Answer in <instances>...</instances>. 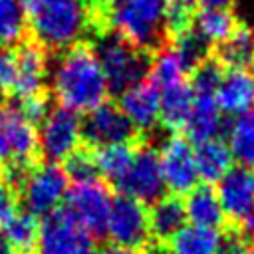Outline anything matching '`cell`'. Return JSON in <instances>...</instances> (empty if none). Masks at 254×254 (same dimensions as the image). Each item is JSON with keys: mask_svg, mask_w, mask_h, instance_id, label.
Returning <instances> with one entry per match:
<instances>
[{"mask_svg": "<svg viewBox=\"0 0 254 254\" xmlns=\"http://www.w3.org/2000/svg\"><path fill=\"white\" fill-rule=\"evenodd\" d=\"M52 91L60 107L77 115L107 101L109 87L91 46L79 42L62 52L52 69Z\"/></svg>", "mask_w": 254, "mask_h": 254, "instance_id": "cell-1", "label": "cell"}, {"mask_svg": "<svg viewBox=\"0 0 254 254\" xmlns=\"http://www.w3.org/2000/svg\"><path fill=\"white\" fill-rule=\"evenodd\" d=\"M26 28L44 50H67L79 44L89 26L85 0H22Z\"/></svg>", "mask_w": 254, "mask_h": 254, "instance_id": "cell-2", "label": "cell"}, {"mask_svg": "<svg viewBox=\"0 0 254 254\" xmlns=\"http://www.w3.org/2000/svg\"><path fill=\"white\" fill-rule=\"evenodd\" d=\"M169 0H125L119 6L101 10L105 26L139 48L141 52L159 50L167 32Z\"/></svg>", "mask_w": 254, "mask_h": 254, "instance_id": "cell-3", "label": "cell"}, {"mask_svg": "<svg viewBox=\"0 0 254 254\" xmlns=\"http://www.w3.org/2000/svg\"><path fill=\"white\" fill-rule=\"evenodd\" d=\"M91 48L105 75L109 93H123L145 81L151 62L147 52H141L111 30H103Z\"/></svg>", "mask_w": 254, "mask_h": 254, "instance_id": "cell-4", "label": "cell"}, {"mask_svg": "<svg viewBox=\"0 0 254 254\" xmlns=\"http://www.w3.org/2000/svg\"><path fill=\"white\" fill-rule=\"evenodd\" d=\"M222 77V65L214 60H204L189 77L192 89V109L185 127V137L198 145L218 139L222 127V113L216 103V87Z\"/></svg>", "mask_w": 254, "mask_h": 254, "instance_id": "cell-5", "label": "cell"}, {"mask_svg": "<svg viewBox=\"0 0 254 254\" xmlns=\"http://www.w3.org/2000/svg\"><path fill=\"white\" fill-rule=\"evenodd\" d=\"M36 254H97V244L95 236L60 206L40 222Z\"/></svg>", "mask_w": 254, "mask_h": 254, "instance_id": "cell-6", "label": "cell"}, {"mask_svg": "<svg viewBox=\"0 0 254 254\" xmlns=\"http://www.w3.org/2000/svg\"><path fill=\"white\" fill-rule=\"evenodd\" d=\"M65 210L93 236L105 234L109 210L113 204V194L105 181L99 177L77 181L67 187L65 192Z\"/></svg>", "mask_w": 254, "mask_h": 254, "instance_id": "cell-7", "label": "cell"}, {"mask_svg": "<svg viewBox=\"0 0 254 254\" xmlns=\"http://www.w3.org/2000/svg\"><path fill=\"white\" fill-rule=\"evenodd\" d=\"M67 175L56 163H42L26 171L20 192L26 212L32 216H48L58 210L67 192Z\"/></svg>", "mask_w": 254, "mask_h": 254, "instance_id": "cell-8", "label": "cell"}, {"mask_svg": "<svg viewBox=\"0 0 254 254\" xmlns=\"http://www.w3.org/2000/svg\"><path fill=\"white\" fill-rule=\"evenodd\" d=\"M81 143V117L65 107H54L40 123L38 151L46 163H65Z\"/></svg>", "mask_w": 254, "mask_h": 254, "instance_id": "cell-9", "label": "cell"}, {"mask_svg": "<svg viewBox=\"0 0 254 254\" xmlns=\"http://www.w3.org/2000/svg\"><path fill=\"white\" fill-rule=\"evenodd\" d=\"M159 155V169L165 189L173 196H187L198 183L194 165V147L185 135H171L165 139Z\"/></svg>", "mask_w": 254, "mask_h": 254, "instance_id": "cell-10", "label": "cell"}, {"mask_svg": "<svg viewBox=\"0 0 254 254\" xmlns=\"http://www.w3.org/2000/svg\"><path fill=\"white\" fill-rule=\"evenodd\" d=\"M105 234L113 242V246H123V248H135L139 250L141 246L147 244L149 240V210L145 208L143 202L119 194L113 198Z\"/></svg>", "mask_w": 254, "mask_h": 254, "instance_id": "cell-11", "label": "cell"}, {"mask_svg": "<svg viewBox=\"0 0 254 254\" xmlns=\"http://www.w3.org/2000/svg\"><path fill=\"white\" fill-rule=\"evenodd\" d=\"M115 187L121 190V194L131 196L143 204L157 202L165 192L157 151L149 145L135 147L133 161L127 173L123 175V179Z\"/></svg>", "mask_w": 254, "mask_h": 254, "instance_id": "cell-12", "label": "cell"}, {"mask_svg": "<svg viewBox=\"0 0 254 254\" xmlns=\"http://www.w3.org/2000/svg\"><path fill=\"white\" fill-rule=\"evenodd\" d=\"M135 131L127 121V117L121 113L117 105L109 101L89 111L81 121V141H85L87 147L93 149L117 145V143H129Z\"/></svg>", "mask_w": 254, "mask_h": 254, "instance_id": "cell-13", "label": "cell"}, {"mask_svg": "<svg viewBox=\"0 0 254 254\" xmlns=\"http://www.w3.org/2000/svg\"><path fill=\"white\" fill-rule=\"evenodd\" d=\"M163 248L165 254H236L242 240L234 230L222 234L216 228L187 224Z\"/></svg>", "mask_w": 254, "mask_h": 254, "instance_id": "cell-14", "label": "cell"}, {"mask_svg": "<svg viewBox=\"0 0 254 254\" xmlns=\"http://www.w3.org/2000/svg\"><path fill=\"white\" fill-rule=\"evenodd\" d=\"M0 135L6 145L10 165L26 167L38 153L36 125L18 109V105H6L0 111Z\"/></svg>", "mask_w": 254, "mask_h": 254, "instance_id": "cell-15", "label": "cell"}, {"mask_svg": "<svg viewBox=\"0 0 254 254\" xmlns=\"http://www.w3.org/2000/svg\"><path fill=\"white\" fill-rule=\"evenodd\" d=\"M216 196L220 200L224 216L234 224L254 214V169L232 167L218 183Z\"/></svg>", "mask_w": 254, "mask_h": 254, "instance_id": "cell-16", "label": "cell"}, {"mask_svg": "<svg viewBox=\"0 0 254 254\" xmlns=\"http://www.w3.org/2000/svg\"><path fill=\"white\" fill-rule=\"evenodd\" d=\"M16 60V77L12 85V93L18 99H28L44 93V85L48 79V56L42 46L36 42L20 44L14 52Z\"/></svg>", "mask_w": 254, "mask_h": 254, "instance_id": "cell-17", "label": "cell"}, {"mask_svg": "<svg viewBox=\"0 0 254 254\" xmlns=\"http://www.w3.org/2000/svg\"><path fill=\"white\" fill-rule=\"evenodd\" d=\"M117 107L135 133H147L161 121V93L147 79L119 93Z\"/></svg>", "mask_w": 254, "mask_h": 254, "instance_id": "cell-18", "label": "cell"}, {"mask_svg": "<svg viewBox=\"0 0 254 254\" xmlns=\"http://www.w3.org/2000/svg\"><path fill=\"white\" fill-rule=\"evenodd\" d=\"M216 103L220 113L242 115L254 109V71L246 67H226L216 87Z\"/></svg>", "mask_w": 254, "mask_h": 254, "instance_id": "cell-19", "label": "cell"}, {"mask_svg": "<svg viewBox=\"0 0 254 254\" xmlns=\"http://www.w3.org/2000/svg\"><path fill=\"white\" fill-rule=\"evenodd\" d=\"M187 222L185 202L179 196L163 194L157 202L151 204L149 210V234L165 246Z\"/></svg>", "mask_w": 254, "mask_h": 254, "instance_id": "cell-20", "label": "cell"}, {"mask_svg": "<svg viewBox=\"0 0 254 254\" xmlns=\"http://www.w3.org/2000/svg\"><path fill=\"white\" fill-rule=\"evenodd\" d=\"M236 26H238V22H236L234 14L228 8L202 6L190 18V30L206 46H212V44H220L222 46L232 36Z\"/></svg>", "mask_w": 254, "mask_h": 254, "instance_id": "cell-21", "label": "cell"}, {"mask_svg": "<svg viewBox=\"0 0 254 254\" xmlns=\"http://www.w3.org/2000/svg\"><path fill=\"white\" fill-rule=\"evenodd\" d=\"M232 163H234V159L230 155V149H228L226 141H222L220 137L194 145L196 175L208 187L212 183L218 185L220 179L232 169Z\"/></svg>", "mask_w": 254, "mask_h": 254, "instance_id": "cell-22", "label": "cell"}, {"mask_svg": "<svg viewBox=\"0 0 254 254\" xmlns=\"http://www.w3.org/2000/svg\"><path fill=\"white\" fill-rule=\"evenodd\" d=\"M185 202V212H187V220L192 226H202V228H216L222 226L224 222V212L220 206V200L216 196V190L208 185L202 187H194Z\"/></svg>", "mask_w": 254, "mask_h": 254, "instance_id": "cell-23", "label": "cell"}, {"mask_svg": "<svg viewBox=\"0 0 254 254\" xmlns=\"http://www.w3.org/2000/svg\"><path fill=\"white\" fill-rule=\"evenodd\" d=\"M161 123L179 135V131H185L190 109H192V89L189 81L171 85L167 89H161Z\"/></svg>", "mask_w": 254, "mask_h": 254, "instance_id": "cell-24", "label": "cell"}, {"mask_svg": "<svg viewBox=\"0 0 254 254\" xmlns=\"http://www.w3.org/2000/svg\"><path fill=\"white\" fill-rule=\"evenodd\" d=\"M189 75H190V71L183 64L181 56L175 52L173 46H167V48H159L155 52V56L151 58L147 81L161 91L171 85L189 81Z\"/></svg>", "mask_w": 254, "mask_h": 254, "instance_id": "cell-25", "label": "cell"}, {"mask_svg": "<svg viewBox=\"0 0 254 254\" xmlns=\"http://www.w3.org/2000/svg\"><path fill=\"white\" fill-rule=\"evenodd\" d=\"M226 145L240 167L254 169V109L234 117L226 129Z\"/></svg>", "mask_w": 254, "mask_h": 254, "instance_id": "cell-26", "label": "cell"}, {"mask_svg": "<svg viewBox=\"0 0 254 254\" xmlns=\"http://www.w3.org/2000/svg\"><path fill=\"white\" fill-rule=\"evenodd\" d=\"M135 147L131 143H117V145H107L95 149L93 155V165L97 171V177L101 181H109L117 185L123 175L127 173L131 161H133Z\"/></svg>", "mask_w": 254, "mask_h": 254, "instance_id": "cell-27", "label": "cell"}, {"mask_svg": "<svg viewBox=\"0 0 254 254\" xmlns=\"http://www.w3.org/2000/svg\"><path fill=\"white\" fill-rule=\"evenodd\" d=\"M40 222L30 212H16L2 228V238L20 254H32L36 250Z\"/></svg>", "mask_w": 254, "mask_h": 254, "instance_id": "cell-28", "label": "cell"}, {"mask_svg": "<svg viewBox=\"0 0 254 254\" xmlns=\"http://www.w3.org/2000/svg\"><path fill=\"white\" fill-rule=\"evenodd\" d=\"M220 64L246 69L254 65V32L248 26L238 24L232 36L220 46Z\"/></svg>", "mask_w": 254, "mask_h": 254, "instance_id": "cell-29", "label": "cell"}, {"mask_svg": "<svg viewBox=\"0 0 254 254\" xmlns=\"http://www.w3.org/2000/svg\"><path fill=\"white\" fill-rule=\"evenodd\" d=\"M26 32V16L22 0H0V50L22 40Z\"/></svg>", "mask_w": 254, "mask_h": 254, "instance_id": "cell-30", "label": "cell"}, {"mask_svg": "<svg viewBox=\"0 0 254 254\" xmlns=\"http://www.w3.org/2000/svg\"><path fill=\"white\" fill-rule=\"evenodd\" d=\"M64 171H65L67 179H71L73 183H77V181H87V179L97 177V171H95V165H93V155H91V151H87V149H77V151L65 161Z\"/></svg>", "mask_w": 254, "mask_h": 254, "instance_id": "cell-31", "label": "cell"}, {"mask_svg": "<svg viewBox=\"0 0 254 254\" xmlns=\"http://www.w3.org/2000/svg\"><path fill=\"white\" fill-rule=\"evenodd\" d=\"M18 109L36 125V123H42L44 117L50 113V103H48V97L44 93H40V95L28 97V99H20Z\"/></svg>", "mask_w": 254, "mask_h": 254, "instance_id": "cell-32", "label": "cell"}, {"mask_svg": "<svg viewBox=\"0 0 254 254\" xmlns=\"http://www.w3.org/2000/svg\"><path fill=\"white\" fill-rule=\"evenodd\" d=\"M16 77V60L14 52L10 50H0V93L2 91H12Z\"/></svg>", "mask_w": 254, "mask_h": 254, "instance_id": "cell-33", "label": "cell"}, {"mask_svg": "<svg viewBox=\"0 0 254 254\" xmlns=\"http://www.w3.org/2000/svg\"><path fill=\"white\" fill-rule=\"evenodd\" d=\"M16 194H14V189L0 181V230L4 228V224L16 214Z\"/></svg>", "mask_w": 254, "mask_h": 254, "instance_id": "cell-34", "label": "cell"}, {"mask_svg": "<svg viewBox=\"0 0 254 254\" xmlns=\"http://www.w3.org/2000/svg\"><path fill=\"white\" fill-rule=\"evenodd\" d=\"M99 254H145V252L135 250V248H123V246H107Z\"/></svg>", "mask_w": 254, "mask_h": 254, "instance_id": "cell-35", "label": "cell"}, {"mask_svg": "<svg viewBox=\"0 0 254 254\" xmlns=\"http://www.w3.org/2000/svg\"><path fill=\"white\" fill-rule=\"evenodd\" d=\"M202 6H208V8H228V4L232 0H198Z\"/></svg>", "mask_w": 254, "mask_h": 254, "instance_id": "cell-36", "label": "cell"}, {"mask_svg": "<svg viewBox=\"0 0 254 254\" xmlns=\"http://www.w3.org/2000/svg\"><path fill=\"white\" fill-rule=\"evenodd\" d=\"M121 2H125V0H99V12L101 10H109L113 6H119Z\"/></svg>", "mask_w": 254, "mask_h": 254, "instance_id": "cell-37", "label": "cell"}, {"mask_svg": "<svg viewBox=\"0 0 254 254\" xmlns=\"http://www.w3.org/2000/svg\"><path fill=\"white\" fill-rule=\"evenodd\" d=\"M0 254H20V252H16V250H14V248L0 236Z\"/></svg>", "mask_w": 254, "mask_h": 254, "instance_id": "cell-38", "label": "cell"}, {"mask_svg": "<svg viewBox=\"0 0 254 254\" xmlns=\"http://www.w3.org/2000/svg\"><path fill=\"white\" fill-rule=\"evenodd\" d=\"M4 159H8V151H6L4 139H2V135H0V161H4Z\"/></svg>", "mask_w": 254, "mask_h": 254, "instance_id": "cell-39", "label": "cell"}, {"mask_svg": "<svg viewBox=\"0 0 254 254\" xmlns=\"http://www.w3.org/2000/svg\"><path fill=\"white\" fill-rule=\"evenodd\" d=\"M236 254H254V248H240Z\"/></svg>", "mask_w": 254, "mask_h": 254, "instance_id": "cell-40", "label": "cell"}, {"mask_svg": "<svg viewBox=\"0 0 254 254\" xmlns=\"http://www.w3.org/2000/svg\"><path fill=\"white\" fill-rule=\"evenodd\" d=\"M6 107V103H4V97H2V93H0V111Z\"/></svg>", "mask_w": 254, "mask_h": 254, "instance_id": "cell-41", "label": "cell"}, {"mask_svg": "<svg viewBox=\"0 0 254 254\" xmlns=\"http://www.w3.org/2000/svg\"><path fill=\"white\" fill-rule=\"evenodd\" d=\"M85 2H91V0H85Z\"/></svg>", "mask_w": 254, "mask_h": 254, "instance_id": "cell-42", "label": "cell"}]
</instances>
